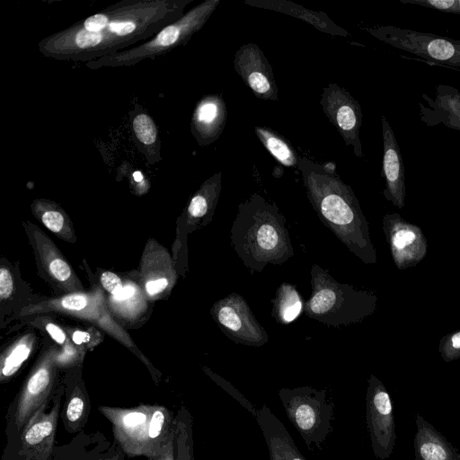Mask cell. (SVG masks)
<instances>
[{"label":"cell","instance_id":"1","mask_svg":"<svg viewBox=\"0 0 460 460\" xmlns=\"http://www.w3.org/2000/svg\"><path fill=\"white\" fill-rule=\"evenodd\" d=\"M297 169L307 199L323 224L364 263H376L367 218L354 191L336 172L335 164L299 156Z\"/></svg>","mask_w":460,"mask_h":460},{"label":"cell","instance_id":"2","mask_svg":"<svg viewBox=\"0 0 460 460\" xmlns=\"http://www.w3.org/2000/svg\"><path fill=\"white\" fill-rule=\"evenodd\" d=\"M230 242L243 265L261 272L266 265H281L294 255L286 218L279 207L253 193L238 205Z\"/></svg>","mask_w":460,"mask_h":460},{"label":"cell","instance_id":"3","mask_svg":"<svg viewBox=\"0 0 460 460\" xmlns=\"http://www.w3.org/2000/svg\"><path fill=\"white\" fill-rule=\"evenodd\" d=\"M98 410L111 421L114 438L128 456L158 455L174 430L175 417L163 405L101 406Z\"/></svg>","mask_w":460,"mask_h":460},{"label":"cell","instance_id":"4","mask_svg":"<svg viewBox=\"0 0 460 460\" xmlns=\"http://www.w3.org/2000/svg\"><path fill=\"white\" fill-rule=\"evenodd\" d=\"M376 296L341 283L328 271L314 264L311 268V295L305 302V314L332 327L362 322L372 314Z\"/></svg>","mask_w":460,"mask_h":460},{"label":"cell","instance_id":"5","mask_svg":"<svg viewBox=\"0 0 460 460\" xmlns=\"http://www.w3.org/2000/svg\"><path fill=\"white\" fill-rule=\"evenodd\" d=\"M279 397L289 421L310 450L320 449L332 430V402L327 391L310 386L281 388Z\"/></svg>","mask_w":460,"mask_h":460},{"label":"cell","instance_id":"6","mask_svg":"<svg viewBox=\"0 0 460 460\" xmlns=\"http://www.w3.org/2000/svg\"><path fill=\"white\" fill-rule=\"evenodd\" d=\"M365 31L387 45L425 60L460 67V40L392 25Z\"/></svg>","mask_w":460,"mask_h":460},{"label":"cell","instance_id":"7","mask_svg":"<svg viewBox=\"0 0 460 460\" xmlns=\"http://www.w3.org/2000/svg\"><path fill=\"white\" fill-rule=\"evenodd\" d=\"M211 314L223 333L236 344L257 348L269 341L266 330L237 293H230L216 302Z\"/></svg>","mask_w":460,"mask_h":460},{"label":"cell","instance_id":"8","mask_svg":"<svg viewBox=\"0 0 460 460\" xmlns=\"http://www.w3.org/2000/svg\"><path fill=\"white\" fill-rule=\"evenodd\" d=\"M366 409L373 452L378 459L386 460L396 440L394 406L387 389L374 375L368 378Z\"/></svg>","mask_w":460,"mask_h":460},{"label":"cell","instance_id":"9","mask_svg":"<svg viewBox=\"0 0 460 460\" xmlns=\"http://www.w3.org/2000/svg\"><path fill=\"white\" fill-rule=\"evenodd\" d=\"M320 105L346 146L352 147L358 158H363L359 137L363 114L359 102L345 88L329 84L323 89Z\"/></svg>","mask_w":460,"mask_h":460},{"label":"cell","instance_id":"10","mask_svg":"<svg viewBox=\"0 0 460 460\" xmlns=\"http://www.w3.org/2000/svg\"><path fill=\"white\" fill-rule=\"evenodd\" d=\"M383 229L399 270L413 267L425 257L427 240L418 226L405 221L397 213H392L384 217Z\"/></svg>","mask_w":460,"mask_h":460},{"label":"cell","instance_id":"11","mask_svg":"<svg viewBox=\"0 0 460 460\" xmlns=\"http://www.w3.org/2000/svg\"><path fill=\"white\" fill-rule=\"evenodd\" d=\"M137 29L135 18L111 20L105 13H96L85 19L82 28L68 33L64 40L66 48L73 45V50H99L110 40L126 38Z\"/></svg>","mask_w":460,"mask_h":460},{"label":"cell","instance_id":"12","mask_svg":"<svg viewBox=\"0 0 460 460\" xmlns=\"http://www.w3.org/2000/svg\"><path fill=\"white\" fill-rule=\"evenodd\" d=\"M234 68L257 98L263 101L279 100L272 67L257 44L245 43L236 50Z\"/></svg>","mask_w":460,"mask_h":460},{"label":"cell","instance_id":"13","mask_svg":"<svg viewBox=\"0 0 460 460\" xmlns=\"http://www.w3.org/2000/svg\"><path fill=\"white\" fill-rule=\"evenodd\" d=\"M60 407V396L53 401L50 411H40L24 427L21 435L20 456L24 460H49Z\"/></svg>","mask_w":460,"mask_h":460},{"label":"cell","instance_id":"14","mask_svg":"<svg viewBox=\"0 0 460 460\" xmlns=\"http://www.w3.org/2000/svg\"><path fill=\"white\" fill-rule=\"evenodd\" d=\"M383 137L382 174L385 181L384 196L399 209L404 207L405 172L401 149L390 123L381 116Z\"/></svg>","mask_w":460,"mask_h":460},{"label":"cell","instance_id":"15","mask_svg":"<svg viewBox=\"0 0 460 460\" xmlns=\"http://www.w3.org/2000/svg\"><path fill=\"white\" fill-rule=\"evenodd\" d=\"M51 388L52 376L46 367H39L29 377L16 402L14 422L19 430L46 407Z\"/></svg>","mask_w":460,"mask_h":460},{"label":"cell","instance_id":"16","mask_svg":"<svg viewBox=\"0 0 460 460\" xmlns=\"http://www.w3.org/2000/svg\"><path fill=\"white\" fill-rule=\"evenodd\" d=\"M266 441L270 460H306L297 449L284 424L267 405L257 410L254 417Z\"/></svg>","mask_w":460,"mask_h":460},{"label":"cell","instance_id":"17","mask_svg":"<svg viewBox=\"0 0 460 460\" xmlns=\"http://www.w3.org/2000/svg\"><path fill=\"white\" fill-rule=\"evenodd\" d=\"M227 120V107L221 94H210L200 100L193 116V133L200 145L215 142Z\"/></svg>","mask_w":460,"mask_h":460},{"label":"cell","instance_id":"18","mask_svg":"<svg viewBox=\"0 0 460 460\" xmlns=\"http://www.w3.org/2000/svg\"><path fill=\"white\" fill-rule=\"evenodd\" d=\"M428 106H420V117L425 124L434 126L443 124L450 128L460 130V92L449 85L437 86L435 97L430 99L422 94Z\"/></svg>","mask_w":460,"mask_h":460},{"label":"cell","instance_id":"19","mask_svg":"<svg viewBox=\"0 0 460 460\" xmlns=\"http://www.w3.org/2000/svg\"><path fill=\"white\" fill-rule=\"evenodd\" d=\"M415 460H460L459 451L432 424L416 415Z\"/></svg>","mask_w":460,"mask_h":460},{"label":"cell","instance_id":"20","mask_svg":"<svg viewBox=\"0 0 460 460\" xmlns=\"http://www.w3.org/2000/svg\"><path fill=\"white\" fill-rule=\"evenodd\" d=\"M252 7L282 13L307 22L316 30L332 36H349V32L337 25L323 12H315L288 0H243Z\"/></svg>","mask_w":460,"mask_h":460},{"label":"cell","instance_id":"21","mask_svg":"<svg viewBox=\"0 0 460 460\" xmlns=\"http://www.w3.org/2000/svg\"><path fill=\"white\" fill-rule=\"evenodd\" d=\"M271 304V315L280 324H288L295 321L305 306L296 287L287 282L279 285Z\"/></svg>","mask_w":460,"mask_h":460},{"label":"cell","instance_id":"22","mask_svg":"<svg viewBox=\"0 0 460 460\" xmlns=\"http://www.w3.org/2000/svg\"><path fill=\"white\" fill-rule=\"evenodd\" d=\"M254 130L258 139L279 163L297 168L299 155L283 136L265 126H256Z\"/></svg>","mask_w":460,"mask_h":460},{"label":"cell","instance_id":"23","mask_svg":"<svg viewBox=\"0 0 460 460\" xmlns=\"http://www.w3.org/2000/svg\"><path fill=\"white\" fill-rule=\"evenodd\" d=\"M175 460H194L192 418L185 407H181L174 418Z\"/></svg>","mask_w":460,"mask_h":460},{"label":"cell","instance_id":"24","mask_svg":"<svg viewBox=\"0 0 460 460\" xmlns=\"http://www.w3.org/2000/svg\"><path fill=\"white\" fill-rule=\"evenodd\" d=\"M66 402L64 423L69 432H76L87 419L86 398L79 389H76Z\"/></svg>","mask_w":460,"mask_h":460},{"label":"cell","instance_id":"25","mask_svg":"<svg viewBox=\"0 0 460 460\" xmlns=\"http://www.w3.org/2000/svg\"><path fill=\"white\" fill-rule=\"evenodd\" d=\"M133 129L137 139L145 145H151L156 140V127L153 119L145 113L135 117Z\"/></svg>","mask_w":460,"mask_h":460},{"label":"cell","instance_id":"26","mask_svg":"<svg viewBox=\"0 0 460 460\" xmlns=\"http://www.w3.org/2000/svg\"><path fill=\"white\" fill-rule=\"evenodd\" d=\"M30 348L25 344L17 345L13 351L4 358L2 367V377H9L16 373L22 364L28 358Z\"/></svg>","mask_w":460,"mask_h":460},{"label":"cell","instance_id":"27","mask_svg":"<svg viewBox=\"0 0 460 460\" xmlns=\"http://www.w3.org/2000/svg\"><path fill=\"white\" fill-rule=\"evenodd\" d=\"M438 350L446 362L460 358V331L441 339Z\"/></svg>","mask_w":460,"mask_h":460},{"label":"cell","instance_id":"28","mask_svg":"<svg viewBox=\"0 0 460 460\" xmlns=\"http://www.w3.org/2000/svg\"><path fill=\"white\" fill-rule=\"evenodd\" d=\"M400 2L418 4L447 13L459 14L458 0H400Z\"/></svg>","mask_w":460,"mask_h":460},{"label":"cell","instance_id":"29","mask_svg":"<svg viewBox=\"0 0 460 460\" xmlns=\"http://www.w3.org/2000/svg\"><path fill=\"white\" fill-rule=\"evenodd\" d=\"M217 385H219L225 391L233 396L238 402H240L245 409H247L255 417L257 410L252 403L246 400L241 393H239L230 383L221 378L218 376L211 375Z\"/></svg>","mask_w":460,"mask_h":460},{"label":"cell","instance_id":"30","mask_svg":"<svg viewBox=\"0 0 460 460\" xmlns=\"http://www.w3.org/2000/svg\"><path fill=\"white\" fill-rule=\"evenodd\" d=\"M43 224L52 232H59L64 225V217L58 211H47L42 215Z\"/></svg>","mask_w":460,"mask_h":460},{"label":"cell","instance_id":"31","mask_svg":"<svg viewBox=\"0 0 460 460\" xmlns=\"http://www.w3.org/2000/svg\"><path fill=\"white\" fill-rule=\"evenodd\" d=\"M49 270L53 276L60 281H65L71 276L69 266L61 259L53 260L49 264Z\"/></svg>","mask_w":460,"mask_h":460},{"label":"cell","instance_id":"32","mask_svg":"<svg viewBox=\"0 0 460 460\" xmlns=\"http://www.w3.org/2000/svg\"><path fill=\"white\" fill-rule=\"evenodd\" d=\"M102 287L110 293L114 295L122 287L120 279L114 273L105 271L101 276Z\"/></svg>","mask_w":460,"mask_h":460},{"label":"cell","instance_id":"33","mask_svg":"<svg viewBox=\"0 0 460 460\" xmlns=\"http://www.w3.org/2000/svg\"><path fill=\"white\" fill-rule=\"evenodd\" d=\"M148 460H175V432L171 434L162 451Z\"/></svg>","mask_w":460,"mask_h":460},{"label":"cell","instance_id":"34","mask_svg":"<svg viewBox=\"0 0 460 460\" xmlns=\"http://www.w3.org/2000/svg\"><path fill=\"white\" fill-rule=\"evenodd\" d=\"M13 290V278L6 269L0 270V296L1 298H7Z\"/></svg>","mask_w":460,"mask_h":460},{"label":"cell","instance_id":"35","mask_svg":"<svg viewBox=\"0 0 460 460\" xmlns=\"http://www.w3.org/2000/svg\"><path fill=\"white\" fill-rule=\"evenodd\" d=\"M87 305V299L81 295H70L62 299V305L70 310H81Z\"/></svg>","mask_w":460,"mask_h":460},{"label":"cell","instance_id":"36","mask_svg":"<svg viewBox=\"0 0 460 460\" xmlns=\"http://www.w3.org/2000/svg\"><path fill=\"white\" fill-rule=\"evenodd\" d=\"M168 285L166 279H159L156 280L148 281L146 285V289L148 294L155 295L162 292Z\"/></svg>","mask_w":460,"mask_h":460},{"label":"cell","instance_id":"37","mask_svg":"<svg viewBox=\"0 0 460 460\" xmlns=\"http://www.w3.org/2000/svg\"><path fill=\"white\" fill-rule=\"evenodd\" d=\"M46 330L49 334L58 342L63 343L66 340V335L63 331L57 325L53 323H48L46 326Z\"/></svg>","mask_w":460,"mask_h":460},{"label":"cell","instance_id":"38","mask_svg":"<svg viewBox=\"0 0 460 460\" xmlns=\"http://www.w3.org/2000/svg\"><path fill=\"white\" fill-rule=\"evenodd\" d=\"M135 293V289L131 286L121 287L113 296L117 300H125L131 297Z\"/></svg>","mask_w":460,"mask_h":460},{"label":"cell","instance_id":"39","mask_svg":"<svg viewBox=\"0 0 460 460\" xmlns=\"http://www.w3.org/2000/svg\"><path fill=\"white\" fill-rule=\"evenodd\" d=\"M90 340V335L87 332H75L73 334V341L76 344H81L84 342H87Z\"/></svg>","mask_w":460,"mask_h":460},{"label":"cell","instance_id":"40","mask_svg":"<svg viewBox=\"0 0 460 460\" xmlns=\"http://www.w3.org/2000/svg\"><path fill=\"white\" fill-rule=\"evenodd\" d=\"M133 176H134V179H135L137 181H142V179H143V176H142L141 172H134Z\"/></svg>","mask_w":460,"mask_h":460},{"label":"cell","instance_id":"41","mask_svg":"<svg viewBox=\"0 0 460 460\" xmlns=\"http://www.w3.org/2000/svg\"><path fill=\"white\" fill-rule=\"evenodd\" d=\"M458 5H459V15H460V0H458Z\"/></svg>","mask_w":460,"mask_h":460},{"label":"cell","instance_id":"42","mask_svg":"<svg viewBox=\"0 0 460 460\" xmlns=\"http://www.w3.org/2000/svg\"><path fill=\"white\" fill-rule=\"evenodd\" d=\"M108 460H112V459H108Z\"/></svg>","mask_w":460,"mask_h":460}]
</instances>
